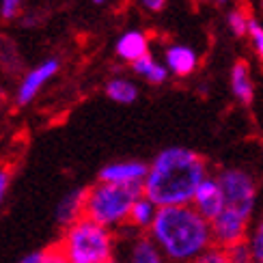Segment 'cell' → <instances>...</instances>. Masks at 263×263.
Instances as JSON below:
<instances>
[{"mask_svg":"<svg viewBox=\"0 0 263 263\" xmlns=\"http://www.w3.org/2000/svg\"><path fill=\"white\" fill-rule=\"evenodd\" d=\"M207 177V164L196 151L168 147L151 162L145 179V196L158 207L192 205L196 190Z\"/></svg>","mask_w":263,"mask_h":263,"instance_id":"6da1fadb","label":"cell"},{"mask_svg":"<svg viewBox=\"0 0 263 263\" xmlns=\"http://www.w3.org/2000/svg\"><path fill=\"white\" fill-rule=\"evenodd\" d=\"M149 233L162 255L173 263H192L214 244L212 222L194 205L160 207Z\"/></svg>","mask_w":263,"mask_h":263,"instance_id":"7a4b0ae2","label":"cell"},{"mask_svg":"<svg viewBox=\"0 0 263 263\" xmlns=\"http://www.w3.org/2000/svg\"><path fill=\"white\" fill-rule=\"evenodd\" d=\"M142 194H145V183L100 181L86 190L84 218L102 227L121 224L129 218L132 207Z\"/></svg>","mask_w":263,"mask_h":263,"instance_id":"3957f363","label":"cell"},{"mask_svg":"<svg viewBox=\"0 0 263 263\" xmlns=\"http://www.w3.org/2000/svg\"><path fill=\"white\" fill-rule=\"evenodd\" d=\"M61 248L69 263H112V235L89 218L67 227Z\"/></svg>","mask_w":263,"mask_h":263,"instance_id":"277c9868","label":"cell"},{"mask_svg":"<svg viewBox=\"0 0 263 263\" xmlns=\"http://www.w3.org/2000/svg\"><path fill=\"white\" fill-rule=\"evenodd\" d=\"M218 181H220L227 207H231V210L239 212L246 218L255 214L257 183L253 179V175H248L242 168H224L218 175Z\"/></svg>","mask_w":263,"mask_h":263,"instance_id":"5b68a950","label":"cell"},{"mask_svg":"<svg viewBox=\"0 0 263 263\" xmlns=\"http://www.w3.org/2000/svg\"><path fill=\"white\" fill-rule=\"evenodd\" d=\"M250 218L242 216L239 212L224 207L212 220V235H214V244L220 248L235 246L246 239V229H248Z\"/></svg>","mask_w":263,"mask_h":263,"instance_id":"8992f818","label":"cell"},{"mask_svg":"<svg viewBox=\"0 0 263 263\" xmlns=\"http://www.w3.org/2000/svg\"><path fill=\"white\" fill-rule=\"evenodd\" d=\"M59 67H61L59 59H48V61L39 63L37 67H32L24 76V80H22L20 89H17V95H15L17 106H26V104H30L32 100H35L37 93L43 89V84H46L52 76H57Z\"/></svg>","mask_w":263,"mask_h":263,"instance_id":"52a82bcc","label":"cell"},{"mask_svg":"<svg viewBox=\"0 0 263 263\" xmlns=\"http://www.w3.org/2000/svg\"><path fill=\"white\" fill-rule=\"evenodd\" d=\"M192 205H194V210L210 222L224 210L227 203H224V194H222L218 177H207L199 185V190H196L194 199H192Z\"/></svg>","mask_w":263,"mask_h":263,"instance_id":"ba28073f","label":"cell"},{"mask_svg":"<svg viewBox=\"0 0 263 263\" xmlns=\"http://www.w3.org/2000/svg\"><path fill=\"white\" fill-rule=\"evenodd\" d=\"M149 166L145 162H115L108 164L100 171V181H112V183H145Z\"/></svg>","mask_w":263,"mask_h":263,"instance_id":"9c48e42d","label":"cell"},{"mask_svg":"<svg viewBox=\"0 0 263 263\" xmlns=\"http://www.w3.org/2000/svg\"><path fill=\"white\" fill-rule=\"evenodd\" d=\"M164 63H166L171 73L185 78V76L194 73L196 65H199V57H196V52L190 46L175 43V46H168L166 52H164Z\"/></svg>","mask_w":263,"mask_h":263,"instance_id":"30bf717a","label":"cell"},{"mask_svg":"<svg viewBox=\"0 0 263 263\" xmlns=\"http://www.w3.org/2000/svg\"><path fill=\"white\" fill-rule=\"evenodd\" d=\"M231 93L233 97L244 104L250 106L255 102V84H253V73L246 61H235L231 67Z\"/></svg>","mask_w":263,"mask_h":263,"instance_id":"8fae6325","label":"cell"},{"mask_svg":"<svg viewBox=\"0 0 263 263\" xmlns=\"http://www.w3.org/2000/svg\"><path fill=\"white\" fill-rule=\"evenodd\" d=\"M117 57L127 63H136L145 54H149V39L142 30H127L117 41Z\"/></svg>","mask_w":263,"mask_h":263,"instance_id":"7c38bea8","label":"cell"},{"mask_svg":"<svg viewBox=\"0 0 263 263\" xmlns=\"http://www.w3.org/2000/svg\"><path fill=\"white\" fill-rule=\"evenodd\" d=\"M84 201H86V190L76 188L69 194L63 196V201L57 207V220L63 227H71L73 222H78L80 218H84Z\"/></svg>","mask_w":263,"mask_h":263,"instance_id":"4fadbf2b","label":"cell"},{"mask_svg":"<svg viewBox=\"0 0 263 263\" xmlns=\"http://www.w3.org/2000/svg\"><path fill=\"white\" fill-rule=\"evenodd\" d=\"M132 69L136 76H140L142 80H147L149 84H164L168 78V67L166 65H160L151 54H145L142 59H138L136 63H132Z\"/></svg>","mask_w":263,"mask_h":263,"instance_id":"5bb4252c","label":"cell"},{"mask_svg":"<svg viewBox=\"0 0 263 263\" xmlns=\"http://www.w3.org/2000/svg\"><path fill=\"white\" fill-rule=\"evenodd\" d=\"M158 210H160V207L142 194L140 199L134 203V207H132L127 222L132 227H136V229H151L153 220H156V216H158Z\"/></svg>","mask_w":263,"mask_h":263,"instance_id":"9a60e30c","label":"cell"},{"mask_svg":"<svg viewBox=\"0 0 263 263\" xmlns=\"http://www.w3.org/2000/svg\"><path fill=\"white\" fill-rule=\"evenodd\" d=\"M164 259L166 257L162 255V250L151 237H140L132 246L127 263H164Z\"/></svg>","mask_w":263,"mask_h":263,"instance_id":"2e32d148","label":"cell"},{"mask_svg":"<svg viewBox=\"0 0 263 263\" xmlns=\"http://www.w3.org/2000/svg\"><path fill=\"white\" fill-rule=\"evenodd\" d=\"M106 95L117 104H132V102H136L138 89L134 82H129L125 78H112L106 84Z\"/></svg>","mask_w":263,"mask_h":263,"instance_id":"e0dca14e","label":"cell"},{"mask_svg":"<svg viewBox=\"0 0 263 263\" xmlns=\"http://www.w3.org/2000/svg\"><path fill=\"white\" fill-rule=\"evenodd\" d=\"M246 242H248V248H250V255H253V261L263 263V218L255 224V229L250 231Z\"/></svg>","mask_w":263,"mask_h":263,"instance_id":"ac0fdd59","label":"cell"},{"mask_svg":"<svg viewBox=\"0 0 263 263\" xmlns=\"http://www.w3.org/2000/svg\"><path fill=\"white\" fill-rule=\"evenodd\" d=\"M248 20L239 9H233L231 13L227 15V24H229V30L233 32L235 37H246L248 35Z\"/></svg>","mask_w":263,"mask_h":263,"instance_id":"d6986e66","label":"cell"},{"mask_svg":"<svg viewBox=\"0 0 263 263\" xmlns=\"http://www.w3.org/2000/svg\"><path fill=\"white\" fill-rule=\"evenodd\" d=\"M248 37H250V41H253V48L257 52L259 61L263 63V24L255 17L248 20Z\"/></svg>","mask_w":263,"mask_h":263,"instance_id":"ffe728a7","label":"cell"},{"mask_svg":"<svg viewBox=\"0 0 263 263\" xmlns=\"http://www.w3.org/2000/svg\"><path fill=\"white\" fill-rule=\"evenodd\" d=\"M224 250H227L229 259H231V263H253V255H250V248H248L246 239L235 244V246H229Z\"/></svg>","mask_w":263,"mask_h":263,"instance_id":"44dd1931","label":"cell"},{"mask_svg":"<svg viewBox=\"0 0 263 263\" xmlns=\"http://www.w3.org/2000/svg\"><path fill=\"white\" fill-rule=\"evenodd\" d=\"M192 263H231V259H229L227 250L216 246V248H207L203 255H199Z\"/></svg>","mask_w":263,"mask_h":263,"instance_id":"7402d4cb","label":"cell"},{"mask_svg":"<svg viewBox=\"0 0 263 263\" xmlns=\"http://www.w3.org/2000/svg\"><path fill=\"white\" fill-rule=\"evenodd\" d=\"M20 9H22V0H0V17L3 20L17 17Z\"/></svg>","mask_w":263,"mask_h":263,"instance_id":"603a6c76","label":"cell"},{"mask_svg":"<svg viewBox=\"0 0 263 263\" xmlns=\"http://www.w3.org/2000/svg\"><path fill=\"white\" fill-rule=\"evenodd\" d=\"M43 263H69L67 257H65L61 244L50 246L48 250H43Z\"/></svg>","mask_w":263,"mask_h":263,"instance_id":"cb8c5ba5","label":"cell"},{"mask_svg":"<svg viewBox=\"0 0 263 263\" xmlns=\"http://www.w3.org/2000/svg\"><path fill=\"white\" fill-rule=\"evenodd\" d=\"M140 5L147 11H151V13H158V11L166 7V0H140Z\"/></svg>","mask_w":263,"mask_h":263,"instance_id":"d4e9b609","label":"cell"},{"mask_svg":"<svg viewBox=\"0 0 263 263\" xmlns=\"http://www.w3.org/2000/svg\"><path fill=\"white\" fill-rule=\"evenodd\" d=\"M7 188H9V171L0 168V203H3V199H5Z\"/></svg>","mask_w":263,"mask_h":263,"instance_id":"484cf974","label":"cell"},{"mask_svg":"<svg viewBox=\"0 0 263 263\" xmlns=\"http://www.w3.org/2000/svg\"><path fill=\"white\" fill-rule=\"evenodd\" d=\"M20 263H43V253H32V255H26Z\"/></svg>","mask_w":263,"mask_h":263,"instance_id":"4316f807","label":"cell"},{"mask_svg":"<svg viewBox=\"0 0 263 263\" xmlns=\"http://www.w3.org/2000/svg\"><path fill=\"white\" fill-rule=\"evenodd\" d=\"M91 3H93V5H106L108 0H91Z\"/></svg>","mask_w":263,"mask_h":263,"instance_id":"83f0119b","label":"cell"},{"mask_svg":"<svg viewBox=\"0 0 263 263\" xmlns=\"http://www.w3.org/2000/svg\"><path fill=\"white\" fill-rule=\"evenodd\" d=\"M216 3H218V5H227V3H229V0H216Z\"/></svg>","mask_w":263,"mask_h":263,"instance_id":"f1b7e54d","label":"cell"},{"mask_svg":"<svg viewBox=\"0 0 263 263\" xmlns=\"http://www.w3.org/2000/svg\"><path fill=\"white\" fill-rule=\"evenodd\" d=\"M253 263H259V261H253Z\"/></svg>","mask_w":263,"mask_h":263,"instance_id":"f546056e","label":"cell"}]
</instances>
